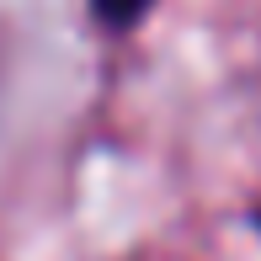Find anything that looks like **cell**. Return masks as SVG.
I'll return each instance as SVG.
<instances>
[{
    "label": "cell",
    "mask_w": 261,
    "mask_h": 261,
    "mask_svg": "<svg viewBox=\"0 0 261 261\" xmlns=\"http://www.w3.org/2000/svg\"><path fill=\"white\" fill-rule=\"evenodd\" d=\"M155 6H160V0H91L96 21H101V27H112V32H128V27H139V21H144Z\"/></svg>",
    "instance_id": "cell-1"
},
{
    "label": "cell",
    "mask_w": 261,
    "mask_h": 261,
    "mask_svg": "<svg viewBox=\"0 0 261 261\" xmlns=\"http://www.w3.org/2000/svg\"><path fill=\"white\" fill-rule=\"evenodd\" d=\"M251 224H256V229H261V203H256V213H251Z\"/></svg>",
    "instance_id": "cell-2"
}]
</instances>
